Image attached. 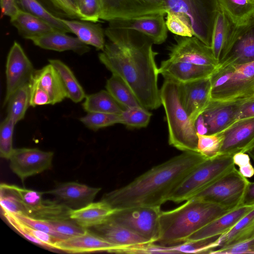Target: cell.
Here are the masks:
<instances>
[{"label":"cell","mask_w":254,"mask_h":254,"mask_svg":"<svg viewBox=\"0 0 254 254\" xmlns=\"http://www.w3.org/2000/svg\"><path fill=\"white\" fill-rule=\"evenodd\" d=\"M105 34L109 42L98 55L100 62L127 83L142 107L157 109L162 105L155 62L158 53L152 41L136 31L108 26Z\"/></svg>","instance_id":"cell-1"},{"label":"cell","mask_w":254,"mask_h":254,"mask_svg":"<svg viewBox=\"0 0 254 254\" xmlns=\"http://www.w3.org/2000/svg\"><path fill=\"white\" fill-rule=\"evenodd\" d=\"M206 159L198 152L184 151L154 166L125 186L105 194L101 200L114 209L136 206L161 207L186 176Z\"/></svg>","instance_id":"cell-2"},{"label":"cell","mask_w":254,"mask_h":254,"mask_svg":"<svg viewBox=\"0 0 254 254\" xmlns=\"http://www.w3.org/2000/svg\"><path fill=\"white\" fill-rule=\"evenodd\" d=\"M180 206L161 211L157 243L172 246L185 242L191 235L232 211L218 204L190 198Z\"/></svg>","instance_id":"cell-3"},{"label":"cell","mask_w":254,"mask_h":254,"mask_svg":"<svg viewBox=\"0 0 254 254\" xmlns=\"http://www.w3.org/2000/svg\"><path fill=\"white\" fill-rule=\"evenodd\" d=\"M160 96L166 114L169 144L183 152H197L195 123L190 120L182 106L178 84L165 79L160 89Z\"/></svg>","instance_id":"cell-4"},{"label":"cell","mask_w":254,"mask_h":254,"mask_svg":"<svg viewBox=\"0 0 254 254\" xmlns=\"http://www.w3.org/2000/svg\"><path fill=\"white\" fill-rule=\"evenodd\" d=\"M210 80L211 100L242 102L254 98V62L218 65Z\"/></svg>","instance_id":"cell-5"},{"label":"cell","mask_w":254,"mask_h":254,"mask_svg":"<svg viewBox=\"0 0 254 254\" xmlns=\"http://www.w3.org/2000/svg\"><path fill=\"white\" fill-rule=\"evenodd\" d=\"M233 156L220 154L205 160L186 176L170 194L168 201H186L218 181L236 168Z\"/></svg>","instance_id":"cell-6"},{"label":"cell","mask_w":254,"mask_h":254,"mask_svg":"<svg viewBox=\"0 0 254 254\" xmlns=\"http://www.w3.org/2000/svg\"><path fill=\"white\" fill-rule=\"evenodd\" d=\"M167 11L178 14L191 25L194 36L211 47L212 34L220 7L218 0H163Z\"/></svg>","instance_id":"cell-7"},{"label":"cell","mask_w":254,"mask_h":254,"mask_svg":"<svg viewBox=\"0 0 254 254\" xmlns=\"http://www.w3.org/2000/svg\"><path fill=\"white\" fill-rule=\"evenodd\" d=\"M249 183L247 178L235 168L192 198L217 204L233 210L244 204Z\"/></svg>","instance_id":"cell-8"},{"label":"cell","mask_w":254,"mask_h":254,"mask_svg":"<svg viewBox=\"0 0 254 254\" xmlns=\"http://www.w3.org/2000/svg\"><path fill=\"white\" fill-rule=\"evenodd\" d=\"M161 211L159 206H131L115 209L108 217L155 243L159 237Z\"/></svg>","instance_id":"cell-9"},{"label":"cell","mask_w":254,"mask_h":254,"mask_svg":"<svg viewBox=\"0 0 254 254\" xmlns=\"http://www.w3.org/2000/svg\"><path fill=\"white\" fill-rule=\"evenodd\" d=\"M254 62V17L249 22L235 25L222 53L218 65Z\"/></svg>","instance_id":"cell-10"},{"label":"cell","mask_w":254,"mask_h":254,"mask_svg":"<svg viewBox=\"0 0 254 254\" xmlns=\"http://www.w3.org/2000/svg\"><path fill=\"white\" fill-rule=\"evenodd\" d=\"M100 19L111 21L159 13L166 14L163 0H100Z\"/></svg>","instance_id":"cell-11"},{"label":"cell","mask_w":254,"mask_h":254,"mask_svg":"<svg viewBox=\"0 0 254 254\" xmlns=\"http://www.w3.org/2000/svg\"><path fill=\"white\" fill-rule=\"evenodd\" d=\"M175 39V43L168 48L169 60L214 67L218 65L211 48L196 37L176 35Z\"/></svg>","instance_id":"cell-12"},{"label":"cell","mask_w":254,"mask_h":254,"mask_svg":"<svg viewBox=\"0 0 254 254\" xmlns=\"http://www.w3.org/2000/svg\"><path fill=\"white\" fill-rule=\"evenodd\" d=\"M54 153L38 148H14L9 159L11 171L22 181L51 168Z\"/></svg>","instance_id":"cell-13"},{"label":"cell","mask_w":254,"mask_h":254,"mask_svg":"<svg viewBox=\"0 0 254 254\" xmlns=\"http://www.w3.org/2000/svg\"><path fill=\"white\" fill-rule=\"evenodd\" d=\"M35 70L21 45L15 41L6 59V88L3 106L14 92L29 82Z\"/></svg>","instance_id":"cell-14"},{"label":"cell","mask_w":254,"mask_h":254,"mask_svg":"<svg viewBox=\"0 0 254 254\" xmlns=\"http://www.w3.org/2000/svg\"><path fill=\"white\" fill-rule=\"evenodd\" d=\"M182 106L194 123L211 101L210 76L194 81L178 83Z\"/></svg>","instance_id":"cell-15"},{"label":"cell","mask_w":254,"mask_h":254,"mask_svg":"<svg viewBox=\"0 0 254 254\" xmlns=\"http://www.w3.org/2000/svg\"><path fill=\"white\" fill-rule=\"evenodd\" d=\"M166 13H159L109 21L108 26L136 31L148 37L154 44L165 42L168 35Z\"/></svg>","instance_id":"cell-16"},{"label":"cell","mask_w":254,"mask_h":254,"mask_svg":"<svg viewBox=\"0 0 254 254\" xmlns=\"http://www.w3.org/2000/svg\"><path fill=\"white\" fill-rule=\"evenodd\" d=\"M90 228L92 230H89L118 247L119 250L116 253H125L127 250L151 243L109 217L102 223Z\"/></svg>","instance_id":"cell-17"},{"label":"cell","mask_w":254,"mask_h":254,"mask_svg":"<svg viewBox=\"0 0 254 254\" xmlns=\"http://www.w3.org/2000/svg\"><path fill=\"white\" fill-rule=\"evenodd\" d=\"M223 132L220 154L247 153L254 147V117L238 120Z\"/></svg>","instance_id":"cell-18"},{"label":"cell","mask_w":254,"mask_h":254,"mask_svg":"<svg viewBox=\"0 0 254 254\" xmlns=\"http://www.w3.org/2000/svg\"><path fill=\"white\" fill-rule=\"evenodd\" d=\"M216 68L167 59L161 62L158 71L166 80L186 83L211 76Z\"/></svg>","instance_id":"cell-19"},{"label":"cell","mask_w":254,"mask_h":254,"mask_svg":"<svg viewBox=\"0 0 254 254\" xmlns=\"http://www.w3.org/2000/svg\"><path fill=\"white\" fill-rule=\"evenodd\" d=\"M101 188H94L77 182H66L44 192L58 199V201L71 209L82 208L93 202Z\"/></svg>","instance_id":"cell-20"},{"label":"cell","mask_w":254,"mask_h":254,"mask_svg":"<svg viewBox=\"0 0 254 254\" xmlns=\"http://www.w3.org/2000/svg\"><path fill=\"white\" fill-rule=\"evenodd\" d=\"M241 103L211 100L201 114L208 129L207 134L224 132L238 121V112Z\"/></svg>","instance_id":"cell-21"},{"label":"cell","mask_w":254,"mask_h":254,"mask_svg":"<svg viewBox=\"0 0 254 254\" xmlns=\"http://www.w3.org/2000/svg\"><path fill=\"white\" fill-rule=\"evenodd\" d=\"M54 249L70 253L105 251L117 253L119 248L87 229L82 234L60 240L54 244Z\"/></svg>","instance_id":"cell-22"},{"label":"cell","mask_w":254,"mask_h":254,"mask_svg":"<svg viewBox=\"0 0 254 254\" xmlns=\"http://www.w3.org/2000/svg\"><path fill=\"white\" fill-rule=\"evenodd\" d=\"M44 191L35 190L25 203L26 216L38 219L55 220L70 219L71 210L57 201L43 199Z\"/></svg>","instance_id":"cell-23"},{"label":"cell","mask_w":254,"mask_h":254,"mask_svg":"<svg viewBox=\"0 0 254 254\" xmlns=\"http://www.w3.org/2000/svg\"><path fill=\"white\" fill-rule=\"evenodd\" d=\"M254 208V205H245L222 215L191 235L186 241H197L220 236L232 229Z\"/></svg>","instance_id":"cell-24"},{"label":"cell","mask_w":254,"mask_h":254,"mask_svg":"<svg viewBox=\"0 0 254 254\" xmlns=\"http://www.w3.org/2000/svg\"><path fill=\"white\" fill-rule=\"evenodd\" d=\"M29 40L34 45L42 49L58 52L72 51L81 55L88 53L90 50L88 45L83 43L78 38L57 31L33 37Z\"/></svg>","instance_id":"cell-25"},{"label":"cell","mask_w":254,"mask_h":254,"mask_svg":"<svg viewBox=\"0 0 254 254\" xmlns=\"http://www.w3.org/2000/svg\"><path fill=\"white\" fill-rule=\"evenodd\" d=\"M31 79L35 81L49 95L51 105L61 102L67 95L60 75L51 64L35 70Z\"/></svg>","instance_id":"cell-26"},{"label":"cell","mask_w":254,"mask_h":254,"mask_svg":"<svg viewBox=\"0 0 254 254\" xmlns=\"http://www.w3.org/2000/svg\"><path fill=\"white\" fill-rule=\"evenodd\" d=\"M115 210L106 202L101 200L79 209H71L69 217L80 226L89 229L102 223Z\"/></svg>","instance_id":"cell-27"},{"label":"cell","mask_w":254,"mask_h":254,"mask_svg":"<svg viewBox=\"0 0 254 254\" xmlns=\"http://www.w3.org/2000/svg\"><path fill=\"white\" fill-rule=\"evenodd\" d=\"M62 21L81 42L103 51L105 46V31L100 24L91 22L61 19Z\"/></svg>","instance_id":"cell-28"},{"label":"cell","mask_w":254,"mask_h":254,"mask_svg":"<svg viewBox=\"0 0 254 254\" xmlns=\"http://www.w3.org/2000/svg\"><path fill=\"white\" fill-rule=\"evenodd\" d=\"M10 22L22 37L28 40L56 31L46 21L20 8L10 18Z\"/></svg>","instance_id":"cell-29"},{"label":"cell","mask_w":254,"mask_h":254,"mask_svg":"<svg viewBox=\"0 0 254 254\" xmlns=\"http://www.w3.org/2000/svg\"><path fill=\"white\" fill-rule=\"evenodd\" d=\"M254 238V208L232 229L219 237L218 248L243 243Z\"/></svg>","instance_id":"cell-30"},{"label":"cell","mask_w":254,"mask_h":254,"mask_svg":"<svg viewBox=\"0 0 254 254\" xmlns=\"http://www.w3.org/2000/svg\"><path fill=\"white\" fill-rule=\"evenodd\" d=\"M234 26L220 8L213 26L211 44L213 55L219 62Z\"/></svg>","instance_id":"cell-31"},{"label":"cell","mask_w":254,"mask_h":254,"mask_svg":"<svg viewBox=\"0 0 254 254\" xmlns=\"http://www.w3.org/2000/svg\"><path fill=\"white\" fill-rule=\"evenodd\" d=\"M220 9L235 25H240L254 17V0H218Z\"/></svg>","instance_id":"cell-32"},{"label":"cell","mask_w":254,"mask_h":254,"mask_svg":"<svg viewBox=\"0 0 254 254\" xmlns=\"http://www.w3.org/2000/svg\"><path fill=\"white\" fill-rule=\"evenodd\" d=\"M82 107L87 113L120 115L125 110L107 90H104L86 95Z\"/></svg>","instance_id":"cell-33"},{"label":"cell","mask_w":254,"mask_h":254,"mask_svg":"<svg viewBox=\"0 0 254 254\" xmlns=\"http://www.w3.org/2000/svg\"><path fill=\"white\" fill-rule=\"evenodd\" d=\"M58 72L65 90L67 98L74 103H78L85 99V92L70 68L60 60H49Z\"/></svg>","instance_id":"cell-34"},{"label":"cell","mask_w":254,"mask_h":254,"mask_svg":"<svg viewBox=\"0 0 254 254\" xmlns=\"http://www.w3.org/2000/svg\"><path fill=\"white\" fill-rule=\"evenodd\" d=\"M2 212L7 222L21 235L33 243L43 247L54 249L55 243L60 240L48 233L25 224L12 213Z\"/></svg>","instance_id":"cell-35"},{"label":"cell","mask_w":254,"mask_h":254,"mask_svg":"<svg viewBox=\"0 0 254 254\" xmlns=\"http://www.w3.org/2000/svg\"><path fill=\"white\" fill-rule=\"evenodd\" d=\"M106 89L124 109L141 106L129 87L118 76L112 74L106 82Z\"/></svg>","instance_id":"cell-36"},{"label":"cell","mask_w":254,"mask_h":254,"mask_svg":"<svg viewBox=\"0 0 254 254\" xmlns=\"http://www.w3.org/2000/svg\"><path fill=\"white\" fill-rule=\"evenodd\" d=\"M6 105V117L11 119L15 124L22 120L30 106L29 82L14 92L8 98Z\"/></svg>","instance_id":"cell-37"},{"label":"cell","mask_w":254,"mask_h":254,"mask_svg":"<svg viewBox=\"0 0 254 254\" xmlns=\"http://www.w3.org/2000/svg\"><path fill=\"white\" fill-rule=\"evenodd\" d=\"M16 2L20 4L21 9L46 21L56 31L65 33L70 32L62 21V18L53 14L38 0H16Z\"/></svg>","instance_id":"cell-38"},{"label":"cell","mask_w":254,"mask_h":254,"mask_svg":"<svg viewBox=\"0 0 254 254\" xmlns=\"http://www.w3.org/2000/svg\"><path fill=\"white\" fill-rule=\"evenodd\" d=\"M197 151L206 159H212L220 154L224 135L223 132L210 134L197 133Z\"/></svg>","instance_id":"cell-39"},{"label":"cell","mask_w":254,"mask_h":254,"mask_svg":"<svg viewBox=\"0 0 254 254\" xmlns=\"http://www.w3.org/2000/svg\"><path fill=\"white\" fill-rule=\"evenodd\" d=\"M0 204L2 211L13 214L26 215V209L21 200L8 184L0 186Z\"/></svg>","instance_id":"cell-40"},{"label":"cell","mask_w":254,"mask_h":254,"mask_svg":"<svg viewBox=\"0 0 254 254\" xmlns=\"http://www.w3.org/2000/svg\"><path fill=\"white\" fill-rule=\"evenodd\" d=\"M121 124L131 128L146 127L149 123L151 113L142 106L124 110L120 114Z\"/></svg>","instance_id":"cell-41"},{"label":"cell","mask_w":254,"mask_h":254,"mask_svg":"<svg viewBox=\"0 0 254 254\" xmlns=\"http://www.w3.org/2000/svg\"><path fill=\"white\" fill-rule=\"evenodd\" d=\"M80 122L87 128L96 131L99 129L121 124V116L119 114L104 113H87L80 118Z\"/></svg>","instance_id":"cell-42"},{"label":"cell","mask_w":254,"mask_h":254,"mask_svg":"<svg viewBox=\"0 0 254 254\" xmlns=\"http://www.w3.org/2000/svg\"><path fill=\"white\" fill-rule=\"evenodd\" d=\"M16 124L6 117L0 126V155L1 158L9 159L14 148H13V134Z\"/></svg>","instance_id":"cell-43"},{"label":"cell","mask_w":254,"mask_h":254,"mask_svg":"<svg viewBox=\"0 0 254 254\" xmlns=\"http://www.w3.org/2000/svg\"><path fill=\"white\" fill-rule=\"evenodd\" d=\"M166 24L168 30L177 36L192 37L194 33L190 23L178 14L166 12Z\"/></svg>","instance_id":"cell-44"},{"label":"cell","mask_w":254,"mask_h":254,"mask_svg":"<svg viewBox=\"0 0 254 254\" xmlns=\"http://www.w3.org/2000/svg\"><path fill=\"white\" fill-rule=\"evenodd\" d=\"M48 221L55 230L68 238L82 234L87 230L71 219Z\"/></svg>","instance_id":"cell-45"},{"label":"cell","mask_w":254,"mask_h":254,"mask_svg":"<svg viewBox=\"0 0 254 254\" xmlns=\"http://www.w3.org/2000/svg\"><path fill=\"white\" fill-rule=\"evenodd\" d=\"M80 20L93 23L100 19V0H83L78 8Z\"/></svg>","instance_id":"cell-46"},{"label":"cell","mask_w":254,"mask_h":254,"mask_svg":"<svg viewBox=\"0 0 254 254\" xmlns=\"http://www.w3.org/2000/svg\"><path fill=\"white\" fill-rule=\"evenodd\" d=\"M14 215L18 219L25 224L37 230L48 233L57 239L64 240L68 238V237L62 235L55 230L51 226L48 220L35 219L20 214Z\"/></svg>","instance_id":"cell-47"},{"label":"cell","mask_w":254,"mask_h":254,"mask_svg":"<svg viewBox=\"0 0 254 254\" xmlns=\"http://www.w3.org/2000/svg\"><path fill=\"white\" fill-rule=\"evenodd\" d=\"M40 0L57 14L71 18H79L78 10L68 0Z\"/></svg>","instance_id":"cell-48"},{"label":"cell","mask_w":254,"mask_h":254,"mask_svg":"<svg viewBox=\"0 0 254 254\" xmlns=\"http://www.w3.org/2000/svg\"><path fill=\"white\" fill-rule=\"evenodd\" d=\"M30 88V106L36 107L51 105L49 94L35 81L30 78L29 82Z\"/></svg>","instance_id":"cell-49"},{"label":"cell","mask_w":254,"mask_h":254,"mask_svg":"<svg viewBox=\"0 0 254 254\" xmlns=\"http://www.w3.org/2000/svg\"><path fill=\"white\" fill-rule=\"evenodd\" d=\"M211 254H254V238L231 247L220 248L211 251Z\"/></svg>","instance_id":"cell-50"},{"label":"cell","mask_w":254,"mask_h":254,"mask_svg":"<svg viewBox=\"0 0 254 254\" xmlns=\"http://www.w3.org/2000/svg\"><path fill=\"white\" fill-rule=\"evenodd\" d=\"M233 159L235 165L239 167V171L245 177L251 178L254 175V168L247 153H235L233 156Z\"/></svg>","instance_id":"cell-51"},{"label":"cell","mask_w":254,"mask_h":254,"mask_svg":"<svg viewBox=\"0 0 254 254\" xmlns=\"http://www.w3.org/2000/svg\"><path fill=\"white\" fill-rule=\"evenodd\" d=\"M251 117H254V98L242 102L238 112V120Z\"/></svg>","instance_id":"cell-52"},{"label":"cell","mask_w":254,"mask_h":254,"mask_svg":"<svg viewBox=\"0 0 254 254\" xmlns=\"http://www.w3.org/2000/svg\"><path fill=\"white\" fill-rule=\"evenodd\" d=\"M1 16L11 18L20 9L16 0H0Z\"/></svg>","instance_id":"cell-53"},{"label":"cell","mask_w":254,"mask_h":254,"mask_svg":"<svg viewBox=\"0 0 254 254\" xmlns=\"http://www.w3.org/2000/svg\"><path fill=\"white\" fill-rule=\"evenodd\" d=\"M244 204L254 205V182H250L246 193Z\"/></svg>","instance_id":"cell-54"},{"label":"cell","mask_w":254,"mask_h":254,"mask_svg":"<svg viewBox=\"0 0 254 254\" xmlns=\"http://www.w3.org/2000/svg\"><path fill=\"white\" fill-rule=\"evenodd\" d=\"M195 125L197 133L202 135L207 134L208 129L201 114L197 119Z\"/></svg>","instance_id":"cell-55"},{"label":"cell","mask_w":254,"mask_h":254,"mask_svg":"<svg viewBox=\"0 0 254 254\" xmlns=\"http://www.w3.org/2000/svg\"><path fill=\"white\" fill-rule=\"evenodd\" d=\"M78 11L77 0H68ZM79 12V11H78Z\"/></svg>","instance_id":"cell-56"},{"label":"cell","mask_w":254,"mask_h":254,"mask_svg":"<svg viewBox=\"0 0 254 254\" xmlns=\"http://www.w3.org/2000/svg\"><path fill=\"white\" fill-rule=\"evenodd\" d=\"M247 153L249 155L250 158H251L252 160L254 161V147L251 150L248 151Z\"/></svg>","instance_id":"cell-57"},{"label":"cell","mask_w":254,"mask_h":254,"mask_svg":"<svg viewBox=\"0 0 254 254\" xmlns=\"http://www.w3.org/2000/svg\"><path fill=\"white\" fill-rule=\"evenodd\" d=\"M83 0H77V3H78V8L82 3Z\"/></svg>","instance_id":"cell-58"}]
</instances>
